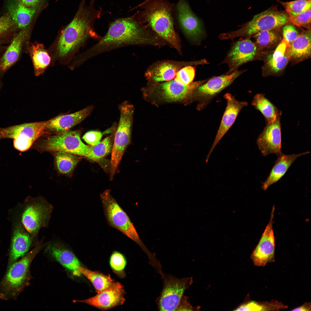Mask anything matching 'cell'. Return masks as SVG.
<instances>
[{"label": "cell", "mask_w": 311, "mask_h": 311, "mask_svg": "<svg viewBox=\"0 0 311 311\" xmlns=\"http://www.w3.org/2000/svg\"><path fill=\"white\" fill-rule=\"evenodd\" d=\"M109 264L111 268L115 274L120 276H124V270L126 265V261L122 253L116 251L113 252L110 257Z\"/></svg>", "instance_id": "cell-37"}, {"label": "cell", "mask_w": 311, "mask_h": 311, "mask_svg": "<svg viewBox=\"0 0 311 311\" xmlns=\"http://www.w3.org/2000/svg\"><path fill=\"white\" fill-rule=\"evenodd\" d=\"M288 307L281 302L272 300L271 301L257 302L251 301L240 305L235 311H272L279 310Z\"/></svg>", "instance_id": "cell-34"}, {"label": "cell", "mask_w": 311, "mask_h": 311, "mask_svg": "<svg viewBox=\"0 0 311 311\" xmlns=\"http://www.w3.org/2000/svg\"><path fill=\"white\" fill-rule=\"evenodd\" d=\"M244 72L236 69L230 74L208 79L198 87L193 95L200 101V109L204 108L213 97L230 85Z\"/></svg>", "instance_id": "cell-12"}, {"label": "cell", "mask_w": 311, "mask_h": 311, "mask_svg": "<svg viewBox=\"0 0 311 311\" xmlns=\"http://www.w3.org/2000/svg\"><path fill=\"white\" fill-rule=\"evenodd\" d=\"M282 27V34L283 38L290 43L294 41L299 35L294 25L290 23L286 24Z\"/></svg>", "instance_id": "cell-40"}, {"label": "cell", "mask_w": 311, "mask_h": 311, "mask_svg": "<svg viewBox=\"0 0 311 311\" xmlns=\"http://www.w3.org/2000/svg\"><path fill=\"white\" fill-rule=\"evenodd\" d=\"M191 65L188 62L171 60L159 61L149 67L145 75L149 81L157 83L173 79L179 71L184 67Z\"/></svg>", "instance_id": "cell-22"}, {"label": "cell", "mask_w": 311, "mask_h": 311, "mask_svg": "<svg viewBox=\"0 0 311 311\" xmlns=\"http://www.w3.org/2000/svg\"><path fill=\"white\" fill-rule=\"evenodd\" d=\"M175 7L167 0H150L135 7L141 10L134 16L180 53V42L174 27Z\"/></svg>", "instance_id": "cell-3"}, {"label": "cell", "mask_w": 311, "mask_h": 311, "mask_svg": "<svg viewBox=\"0 0 311 311\" xmlns=\"http://www.w3.org/2000/svg\"><path fill=\"white\" fill-rule=\"evenodd\" d=\"M289 23V17L286 12L278 10L276 6H273L255 15L239 29L221 34L219 38L221 39H233L239 37L249 38L259 32L280 29Z\"/></svg>", "instance_id": "cell-5"}, {"label": "cell", "mask_w": 311, "mask_h": 311, "mask_svg": "<svg viewBox=\"0 0 311 311\" xmlns=\"http://www.w3.org/2000/svg\"><path fill=\"white\" fill-rule=\"evenodd\" d=\"M207 80L192 82L185 85L175 80L156 83L154 90L161 98L168 101L181 100L192 96L195 90Z\"/></svg>", "instance_id": "cell-17"}, {"label": "cell", "mask_w": 311, "mask_h": 311, "mask_svg": "<svg viewBox=\"0 0 311 311\" xmlns=\"http://www.w3.org/2000/svg\"><path fill=\"white\" fill-rule=\"evenodd\" d=\"M260 51L249 38L236 42L223 62L228 65L229 70L227 74L231 73L242 65L255 59Z\"/></svg>", "instance_id": "cell-14"}, {"label": "cell", "mask_w": 311, "mask_h": 311, "mask_svg": "<svg viewBox=\"0 0 311 311\" xmlns=\"http://www.w3.org/2000/svg\"><path fill=\"white\" fill-rule=\"evenodd\" d=\"M224 98L227 102L226 107L215 139L207 156L206 163L215 146L234 124L240 111L248 105L246 101L238 100L230 93L225 94Z\"/></svg>", "instance_id": "cell-19"}, {"label": "cell", "mask_w": 311, "mask_h": 311, "mask_svg": "<svg viewBox=\"0 0 311 311\" xmlns=\"http://www.w3.org/2000/svg\"><path fill=\"white\" fill-rule=\"evenodd\" d=\"M104 213L109 225L120 231L136 242L147 256L151 252L143 243L129 217L106 189L100 194Z\"/></svg>", "instance_id": "cell-6"}, {"label": "cell", "mask_w": 311, "mask_h": 311, "mask_svg": "<svg viewBox=\"0 0 311 311\" xmlns=\"http://www.w3.org/2000/svg\"><path fill=\"white\" fill-rule=\"evenodd\" d=\"M174 11L177 21L184 33L194 40H199L204 33L202 23L188 2L180 0L175 5Z\"/></svg>", "instance_id": "cell-13"}, {"label": "cell", "mask_w": 311, "mask_h": 311, "mask_svg": "<svg viewBox=\"0 0 311 311\" xmlns=\"http://www.w3.org/2000/svg\"><path fill=\"white\" fill-rule=\"evenodd\" d=\"M82 130H69L56 133L42 140L37 148L42 151H64L88 158L89 145H85L81 139Z\"/></svg>", "instance_id": "cell-8"}, {"label": "cell", "mask_w": 311, "mask_h": 311, "mask_svg": "<svg viewBox=\"0 0 311 311\" xmlns=\"http://www.w3.org/2000/svg\"><path fill=\"white\" fill-rule=\"evenodd\" d=\"M81 274L91 282L97 293L111 287L115 282L109 275H106L97 271L88 270L81 266L79 268Z\"/></svg>", "instance_id": "cell-31"}, {"label": "cell", "mask_w": 311, "mask_h": 311, "mask_svg": "<svg viewBox=\"0 0 311 311\" xmlns=\"http://www.w3.org/2000/svg\"><path fill=\"white\" fill-rule=\"evenodd\" d=\"M15 24L7 13L0 17V36L8 32Z\"/></svg>", "instance_id": "cell-42"}, {"label": "cell", "mask_w": 311, "mask_h": 311, "mask_svg": "<svg viewBox=\"0 0 311 311\" xmlns=\"http://www.w3.org/2000/svg\"><path fill=\"white\" fill-rule=\"evenodd\" d=\"M33 239L22 225L15 227L12 239L8 267L23 256L29 249Z\"/></svg>", "instance_id": "cell-24"}, {"label": "cell", "mask_w": 311, "mask_h": 311, "mask_svg": "<svg viewBox=\"0 0 311 311\" xmlns=\"http://www.w3.org/2000/svg\"><path fill=\"white\" fill-rule=\"evenodd\" d=\"M31 51L35 74L38 76L43 73L49 65L50 58L41 44H32Z\"/></svg>", "instance_id": "cell-33"}, {"label": "cell", "mask_w": 311, "mask_h": 311, "mask_svg": "<svg viewBox=\"0 0 311 311\" xmlns=\"http://www.w3.org/2000/svg\"><path fill=\"white\" fill-rule=\"evenodd\" d=\"M86 1L82 0L73 19L60 36L57 48L60 57L65 56L89 38L100 39L94 24L100 17L101 10L95 7V0H91L88 5Z\"/></svg>", "instance_id": "cell-2"}, {"label": "cell", "mask_w": 311, "mask_h": 311, "mask_svg": "<svg viewBox=\"0 0 311 311\" xmlns=\"http://www.w3.org/2000/svg\"><path fill=\"white\" fill-rule=\"evenodd\" d=\"M251 104L262 113L266 124L274 122L281 116L282 111L263 93L256 94L253 97Z\"/></svg>", "instance_id": "cell-29"}, {"label": "cell", "mask_w": 311, "mask_h": 311, "mask_svg": "<svg viewBox=\"0 0 311 311\" xmlns=\"http://www.w3.org/2000/svg\"><path fill=\"white\" fill-rule=\"evenodd\" d=\"M280 30L279 29L259 32L253 35L255 39L254 43L261 50L278 45L282 40Z\"/></svg>", "instance_id": "cell-32"}, {"label": "cell", "mask_w": 311, "mask_h": 311, "mask_svg": "<svg viewBox=\"0 0 311 311\" xmlns=\"http://www.w3.org/2000/svg\"><path fill=\"white\" fill-rule=\"evenodd\" d=\"M114 134L108 136L96 145H89L90 151L88 159L97 161L103 159L111 152Z\"/></svg>", "instance_id": "cell-35"}, {"label": "cell", "mask_w": 311, "mask_h": 311, "mask_svg": "<svg viewBox=\"0 0 311 311\" xmlns=\"http://www.w3.org/2000/svg\"><path fill=\"white\" fill-rule=\"evenodd\" d=\"M102 136V134L100 131L91 130L86 132L82 138L89 145H94L100 142Z\"/></svg>", "instance_id": "cell-41"}, {"label": "cell", "mask_w": 311, "mask_h": 311, "mask_svg": "<svg viewBox=\"0 0 311 311\" xmlns=\"http://www.w3.org/2000/svg\"><path fill=\"white\" fill-rule=\"evenodd\" d=\"M311 309L310 302H306L301 306L294 309L292 311H311Z\"/></svg>", "instance_id": "cell-45"}, {"label": "cell", "mask_w": 311, "mask_h": 311, "mask_svg": "<svg viewBox=\"0 0 311 311\" xmlns=\"http://www.w3.org/2000/svg\"><path fill=\"white\" fill-rule=\"evenodd\" d=\"M39 5L31 7L17 1H12L7 5L8 13L15 25L19 28H25L30 23L38 10Z\"/></svg>", "instance_id": "cell-26"}, {"label": "cell", "mask_w": 311, "mask_h": 311, "mask_svg": "<svg viewBox=\"0 0 311 311\" xmlns=\"http://www.w3.org/2000/svg\"><path fill=\"white\" fill-rule=\"evenodd\" d=\"M125 293L122 285L120 282H115L110 288L97 293L94 297L74 301L85 303L101 310H108L124 303Z\"/></svg>", "instance_id": "cell-18"}, {"label": "cell", "mask_w": 311, "mask_h": 311, "mask_svg": "<svg viewBox=\"0 0 311 311\" xmlns=\"http://www.w3.org/2000/svg\"><path fill=\"white\" fill-rule=\"evenodd\" d=\"M27 33V29H22L14 37L0 61V69L6 70L17 60Z\"/></svg>", "instance_id": "cell-28"}, {"label": "cell", "mask_w": 311, "mask_h": 311, "mask_svg": "<svg viewBox=\"0 0 311 311\" xmlns=\"http://www.w3.org/2000/svg\"><path fill=\"white\" fill-rule=\"evenodd\" d=\"M274 208L273 206L269 221L251 255V258L256 266L264 267L268 263L274 261L275 241L272 227Z\"/></svg>", "instance_id": "cell-15"}, {"label": "cell", "mask_w": 311, "mask_h": 311, "mask_svg": "<svg viewBox=\"0 0 311 311\" xmlns=\"http://www.w3.org/2000/svg\"><path fill=\"white\" fill-rule=\"evenodd\" d=\"M46 121L26 123L0 128V140L13 139V145L17 150H28L34 142L46 131Z\"/></svg>", "instance_id": "cell-10"}, {"label": "cell", "mask_w": 311, "mask_h": 311, "mask_svg": "<svg viewBox=\"0 0 311 311\" xmlns=\"http://www.w3.org/2000/svg\"><path fill=\"white\" fill-rule=\"evenodd\" d=\"M149 28L134 15L117 19L110 23L105 35L88 50L87 58L123 46L158 44Z\"/></svg>", "instance_id": "cell-1"}, {"label": "cell", "mask_w": 311, "mask_h": 311, "mask_svg": "<svg viewBox=\"0 0 311 311\" xmlns=\"http://www.w3.org/2000/svg\"><path fill=\"white\" fill-rule=\"evenodd\" d=\"M94 108L91 105L73 113L58 116L47 121L46 131L56 133L69 130L89 115Z\"/></svg>", "instance_id": "cell-23"}, {"label": "cell", "mask_w": 311, "mask_h": 311, "mask_svg": "<svg viewBox=\"0 0 311 311\" xmlns=\"http://www.w3.org/2000/svg\"><path fill=\"white\" fill-rule=\"evenodd\" d=\"M45 251L74 276L81 274L79 268L80 263L73 252L62 242L54 241L47 243Z\"/></svg>", "instance_id": "cell-21"}, {"label": "cell", "mask_w": 311, "mask_h": 311, "mask_svg": "<svg viewBox=\"0 0 311 311\" xmlns=\"http://www.w3.org/2000/svg\"><path fill=\"white\" fill-rule=\"evenodd\" d=\"M22 214V225L31 236L36 238L41 229L48 226L53 206L41 197L29 198Z\"/></svg>", "instance_id": "cell-9"}, {"label": "cell", "mask_w": 311, "mask_h": 311, "mask_svg": "<svg viewBox=\"0 0 311 311\" xmlns=\"http://www.w3.org/2000/svg\"><path fill=\"white\" fill-rule=\"evenodd\" d=\"M290 43L283 38L275 50L266 57L262 71L263 76H276L281 73L290 61Z\"/></svg>", "instance_id": "cell-20"}, {"label": "cell", "mask_w": 311, "mask_h": 311, "mask_svg": "<svg viewBox=\"0 0 311 311\" xmlns=\"http://www.w3.org/2000/svg\"><path fill=\"white\" fill-rule=\"evenodd\" d=\"M150 0H145L143 2L141 3L140 4L141 5V4H144V3H147V2H148V1H149Z\"/></svg>", "instance_id": "cell-46"}, {"label": "cell", "mask_w": 311, "mask_h": 311, "mask_svg": "<svg viewBox=\"0 0 311 311\" xmlns=\"http://www.w3.org/2000/svg\"><path fill=\"white\" fill-rule=\"evenodd\" d=\"M120 117L117 129L114 134L111 151L110 174L114 175L122 156L131 139L134 108L128 101L118 106Z\"/></svg>", "instance_id": "cell-7"}, {"label": "cell", "mask_w": 311, "mask_h": 311, "mask_svg": "<svg viewBox=\"0 0 311 311\" xmlns=\"http://www.w3.org/2000/svg\"><path fill=\"white\" fill-rule=\"evenodd\" d=\"M194 67L191 65L183 67L178 72L174 79L185 85H187L192 82L195 76Z\"/></svg>", "instance_id": "cell-38"}, {"label": "cell", "mask_w": 311, "mask_h": 311, "mask_svg": "<svg viewBox=\"0 0 311 311\" xmlns=\"http://www.w3.org/2000/svg\"><path fill=\"white\" fill-rule=\"evenodd\" d=\"M163 287L157 299L160 311H176L183 294L193 283L192 277L178 278L164 273L161 276Z\"/></svg>", "instance_id": "cell-11"}, {"label": "cell", "mask_w": 311, "mask_h": 311, "mask_svg": "<svg viewBox=\"0 0 311 311\" xmlns=\"http://www.w3.org/2000/svg\"><path fill=\"white\" fill-rule=\"evenodd\" d=\"M24 5L29 7L38 6L41 0H18Z\"/></svg>", "instance_id": "cell-44"}, {"label": "cell", "mask_w": 311, "mask_h": 311, "mask_svg": "<svg viewBox=\"0 0 311 311\" xmlns=\"http://www.w3.org/2000/svg\"><path fill=\"white\" fill-rule=\"evenodd\" d=\"M41 240L30 252L7 267L0 284V298L8 300L16 298L28 282L31 263L36 255L46 246Z\"/></svg>", "instance_id": "cell-4"}, {"label": "cell", "mask_w": 311, "mask_h": 311, "mask_svg": "<svg viewBox=\"0 0 311 311\" xmlns=\"http://www.w3.org/2000/svg\"><path fill=\"white\" fill-rule=\"evenodd\" d=\"M309 153V151H306L291 155H285L282 153L278 156L269 176L262 183V189L266 190L271 185L277 182L285 175L291 165L298 158Z\"/></svg>", "instance_id": "cell-25"}, {"label": "cell", "mask_w": 311, "mask_h": 311, "mask_svg": "<svg viewBox=\"0 0 311 311\" xmlns=\"http://www.w3.org/2000/svg\"><path fill=\"white\" fill-rule=\"evenodd\" d=\"M280 118V116L274 122L266 124L256 140L258 148L264 156L272 153L278 156L282 153Z\"/></svg>", "instance_id": "cell-16"}, {"label": "cell", "mask_w": 311, "mask_h": 311, "mask_svg": "<svg viewBox=\"0 0 311 311\" xmlns=\"http://www.w3.org/2000/svg\"><path fill=\"white\" fill-rule=\"evenodd\" d=\"M311 9L307 10L294 16L289 17L290 23L298 27L311 29Z\"/></svg>", "instance_id": "cell-39"}, {"label": "cell", "mask_w": 311, "mask_h": 311, "mask_svg": "<svg viewBox=\"0 0 311 311\" xmlns=\"http://www.w3.org/2000/svg\"><path fill=\"white\" fill-rule=\"evenodd\" d=\"M311 44V29H307L290 43V61L297 63L310 58Z\"/></svg>", "instance_id": "cell-27"}, {"label": "cell", "mask_w": 311, "mask_h": 311, "mask_svg": "<svg viewBox=\"0 0 311 311\" xmlns=\"http://www.w3.org/2000/svg\"><path fill=\"white\" fill-rule=\"evenodd\" d=\"M53 152L55 166L58 171L67 176L71 175L81 157L62 151Z\"/></svg>", "instance_id": "cell-30"}, {"label": "cell", "mask_w": 311, "mask_h": 311, "mask_svg": "<svg viewBox=\"0 0 311 311\" xmlns=\"http://www.w3.org/2000/svg\"><path fill=\"white\" fill-rule=\"evenodd\" d=\"M193 308L188 300V297L183 295L177 310H193Z\"/></svg>", "instance_id": "cell-43"}, {"label": "cell", "mask_w": 311, "mask_h": 311, "mask_svg": "<svg viewBox=\"0 0 311 311\" xmlns=\"http://www.w3.org/2000/svg\"><path fill=\"white\" fill-rule=\"evenodd\" d=\"M277 0L284 7L289 17L311 9V0H297L286 2Z\"/></svg>", "instance_id": "cell-36"}]
</instances>
